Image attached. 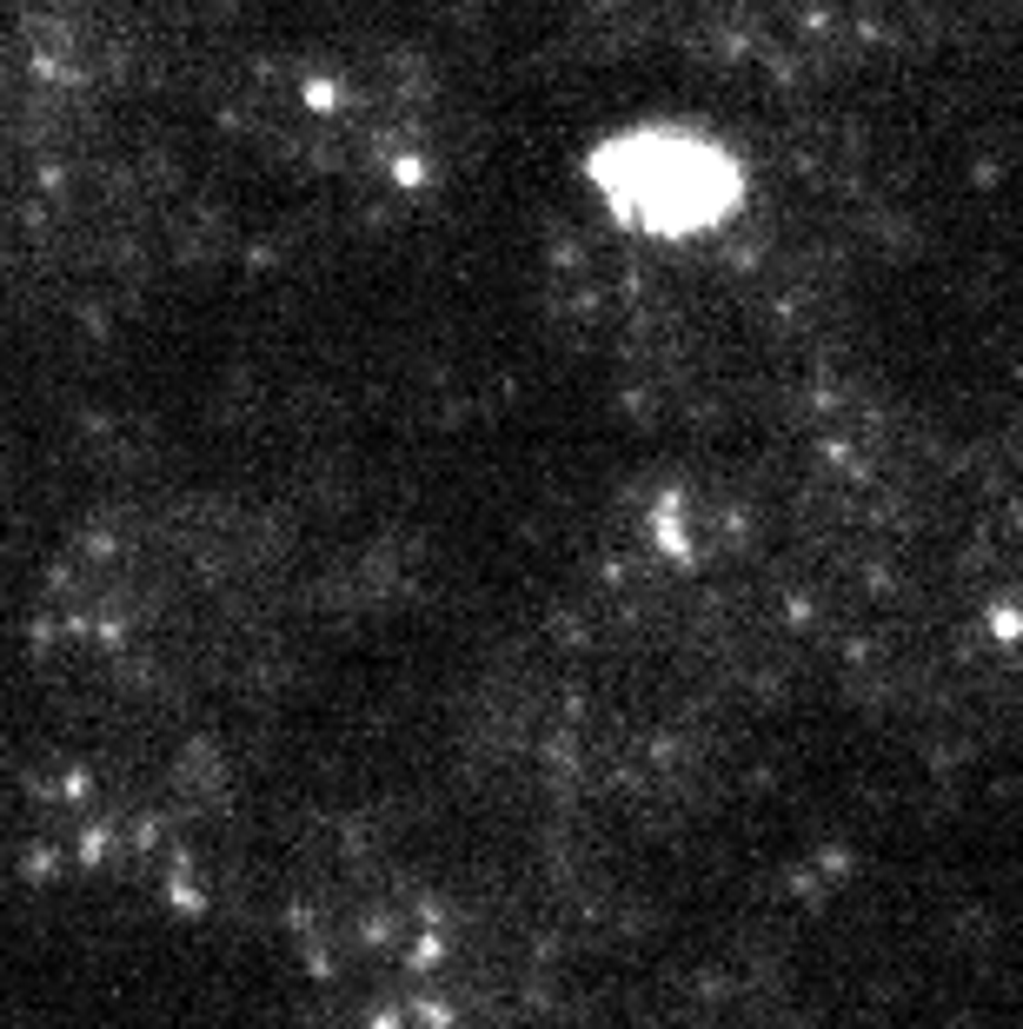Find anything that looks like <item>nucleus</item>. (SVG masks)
Here are the masks:
<instances>
[{
    "label": "nucleus",
    "mask_w": 1023,
    "mask_h": 1029,
    "mask_svg": "<svg viewBox=\"0 0 1023 1029\" xmlns=\"http://www.w3.org/2000/svg\"><path fill=\"white\" fill-rule=\"evenodd\" d=\"M638 206H705L712 200V167L698 153H672V159H638V167L625 173Z\"/></svg>",
    "instance_id": "f257e3e1"
}]
</instances>
